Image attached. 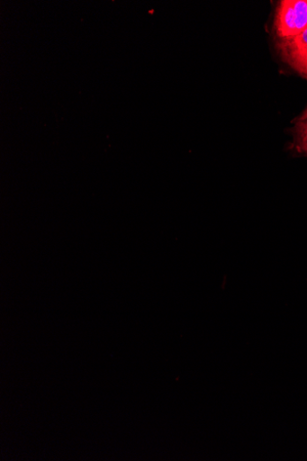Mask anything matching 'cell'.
<instances>
[{
    "instance_id": "7a4b0ae2",
    "label": "cell",
    "mask_w": 307,
    "mask_h": 461,
    "mask_svg": "<svg viewBox=\"0 0 307 461\" xmlns=\"http://www.w3.org/2000/svg\"><path fill=\"white\" fill-rule=\"evenodd\" d=\"M276 48L284 63L307 76V29L298 35L277 39Z\"/></svg>"
},
{
    "instance_id": "3957f363",
    "label": "cell",
    "mask_w": 307,
    "mask_h": 461,
    "mask_svg": "<svg viewBox=\"0 0 307 461\" xmlns=\"http://www.w3.org/2000/svg\"><path fill=\"white\" fill-rule=\"evenodd\" d=\"M294 136L298 150L307 154V118L297 120Z\"/></svg>"
},
{
    "instance_id": "277c9868",
    "label": "cell",
    "mask_w": 307,
    "mask_h": 461,
    "mask_svg": "<svg viewBox=\"0 0 307 461\" xmlns=\"http://www.w3.org/2000/svg\"><path fill=\"white\" fill-rule=\"evenodd\" d=\"M304 118H307V108L306 110L302 113V114L300 116L299 119H304Z\"/></svg>"
},
{
    "instance_id": "6da1fadb",
    "label": "cell",
    "mask_w": 307,
    "mask_h": 461,
    "mask_svg": "<svg viewBox=\"0 0 307 461\" xmlns=\"http://www.w3.org/2000/svg\"><path fill=\"white\" fill-rule=\"evenodd\" d=\"M278 39L298 35L307 29V0H283L274 23Z\"/></svg>"
}]
</instances>
